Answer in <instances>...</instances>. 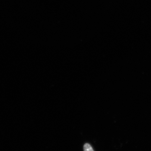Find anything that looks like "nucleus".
I'll use <instances>...</instances> for the list:
<instances>
[{"label": "nucleus", "mask_w": 151, "mask_h": 151, "mask_svg": "<svg viewBox=\"0 0 151 151\" xmlns=\"http://www.w3.org/2000/svg\"><path fill=\"white\" fill-rule=\"evenodd\" d=\"M84 151H94L92 147L89 144H85L84 146Z\"/></svg>", "instance_id": "1"}]
</instances>
